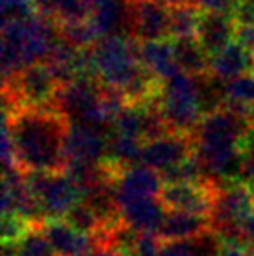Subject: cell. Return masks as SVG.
I'll return each instance as SVG.
<instances>
[{"instance_id": "cell-2", "label": "cell", "mask_w": 254, "mask_h": 256, "mask_svg": "<svg viewBox=\"0 0 254 256\" xmlns=\"http://www.w3.org/2000/svg\"><path fill=\"white\" fill-rule=\"evenodd\" d=\"M248 110L225 104L204 115L193 129L195 155L206 176L221 182L239 180L242 143L253 131Z\"/></svg>"}, {"instance_id": "cell-1", "label": "cell", "mask_w": 254, "mask_h": 256, "mask_svg": "<svg viewBox=\"0 0 254 256\" xmlns=\"http://www.w3.org/2000/svg\"><path fill=\"white\" fill-rule=\"evenodd\" d=\"M16 150V164L24 172L66 171V132L70 122L54 108L3 112Z\"/></svg>"}, {"instance_id": "cell-19", "label": "cell", "mask_w": 254, "mask_h": 256, "mask_svg": "<svg viewBox=\"0 0 254 256\" xmlns=\"http://www.w3.org/2000/svg\"><path fill=\"white\" fill-rule=\"evenodd\" d=\"M253 64L254 54L234 40L230 46L209 58V75L221 82H228L253 72Z\"/></svg>"}, {"instance_id": "cell-22", "label": "cell", "mask_w": 254, "mask_h": 256, "mask_svg": "<svg viewBox=\"0 0 254 256\" xmlns=\"http://www.w3.org/2000/svg\"><path fill=\"white\" fill-rule=\"evenodd\" d=\"M174 56L181 72L185 74L202 77L209 74V54L200 48L197 38H180L173 40Z\"/></svg>"}, {"instance_id": "cell-28", "label": "cell", "mask_w": 254, "mask_h": 256, "mask_svg": "<svg viewBox=\"0 0 254 256\" xmlns=\"http://www.w3.org/2000/svg\"><path fill=\"white\" fill-rule=\"evenodd\" d=\"M59 28V37L64 42L75 46V48H94L98 44V40H101V37L98 35V32L94 30V26L91 24V21H78V23H64L58 24Z\"/></svg>"}, {"instance_id": "cell-40", "label": "cell", "mask_w": 254, "mask_h": 256, "mask_svg": "<svg viewBox=\"0 0 254 256\" xmlns=\"http://www.w3.org/2000/svg\"><path fill=\"white\" fill-rule=\"evenodd\" d=\"M248 115H249V120H251L253 128H254V106L249 108V110H248Z\"/></svg>"}, {"instance_id": "cell-32", "label": "cell", "mask_w": 254, "mask_h": 256, "mask_svg": "<svg viewBox=\"0 0 254 256\" xmlns=\"http://www.w3.org/2000/svg\"><path fill=\"white\" fill-rule=\"evenodd\" d=\"M160 250H162V240L159 239V236L141 234L129 256H160Z\"/></svg>"}, {"instance_id": "cell-18", "label": "cell", "mask_w": 254, "mask_h": 256, "mask_svg": "<svg viewBox=\"0 0 254 256\" xmlns=\"http://www.w3.org/2000/svg\"><path fill=\"white\" fill-rule=\"evenodd\" d=\"M209 232H213L209 216L192 214L185 211H167L157 236L162 242H173L199 239Z\"/></svg>"}, {"instance_id": "cell-13", "label": "cell", "mask_w": 254, "mask_h": 256, "mask_svg": "<svg viewBox=\"0 0 254 256\" xmlns=\"http://www.w3.org/2000/svg\"><path fill=\"white\" fill-rule=\"evenodd\" d=\"M164 180L162 174L145 164H136L119 171L113 182L117 208L131 202V200L159 197L162 192Z\"/></svg>"}, {"instance_id": "cell-4", "label": "cell", "mask_w": 254, "mask_h": 256, "mask_svg": "<svg viewBox=\"0 0 254 256\" xmlns=\"http://www.w3.org/2000/svg\"><path fill=\"white\" fill-rule=\"evenodd\" d=\"M159 110L171 131L193 132L206 115L200 77L180 72L162 82Z\"/></svg>"}, {"instance_id": "cell-15", "label": "cell", "mask_w": 254, "mask_h": 256, "mask_svg": "<svg viewBox=\"0 0 254 256\" xmlns=\"http://www.w3.org/2000/svg\"><path fill=\"white\" fill-rule=\"evenodd\" d=\"M237 23L230 12H202L199 28H197V42L209 56L220 52L235 40Z\"/></svg>"}, {"instance_id": "cell-35", "label": "cell", "mask_w": 254, "mask_h": 256, "mask_svg": "<svg viewBox=\"0 0 254 256\" xmlns=\"http://www.w3.org/2000/svg\"><path fill=\"white\" fill-rule=\"evenodd\" d=\"M190 4L197 6L202 12H230L232 14L237 0H190Z\"/></svg>"}, {"instance_id": "cell-20", "label": "cell", "mask_w": 254, "mask_h": 256, "mask_svg": "<svg viewBox=\"0 0 254 256\" xmlns=\"http://www.w3.org/2000/svg\"><path fill=\"white\" fill-rule=\"evenodd\" d=\"M138 58L139 63L162 82L181 72L174 56V44L167 38L138 42Z\"/></svg>"}, {"instance_id": "cell-33", "label": "cell", "mask_w": 254, "mask_h": 256, "mask_svg": "<svg viewBox=\"0 0 254 256\" xmlns=\"http://www.w3.org/2000/svg\"><path fill=\"white\" fill-rule=\"evenodd\" d=\"M232 18L235 20L237 26H249L254 24V0H237Z\"/></svg>"}, {"instance_id": "cell-34", "label": "cell", "mask_w": 254, "mask_h": 256, "mask_svg": "<svg viewBox=\"0 0 254 256\" xmlns=\"http://www.w3.org/2000/svg\"><path fill=\"white\" fill-rule=\"evenodd\" d=\"M237 230L241 244L244 248H248L251 253H254V209L239 222Z\"/></svg>"}, {"instance_id": "cell-29", "label": "cell", "mask_w": 254, "mask_h": 256, "mask_svg": "<svg viewBox=\"0 0 254 256\" xmlns=\"http://www.w3.org/2000/svg\"><path fill=\"white\" fill-rule=\"evenodd\" d=\"M63 220H66L73 228L80 230L84 234H89V236H96L103 226V222L96 214V211L89 204H85L84 200L75 206L66 214V218Z\"/></svg>"}, {"instance_id": "cell-38", "label": "cell", "mask_w": 254, "mask_h": 256, "mask_svg": "<svg viewBox=\"0 0 254 256\" xmlns=\"http://www.w3.org/2000/svg\"><path fill=\"white\" fill-rule=\"evenodd\" d=\"M87 256H127L126 253L119 250H113V248H96L92 253H89Z\"/></svg>"}, {"instance_id": "cell-36", "label": "cell", "mask_w": 254, "mask_h": 256, "mask_svg": "<svg viewBox=\"0 0 254 256\" xmlns=\"http://www.w3.org/2000/svg\"><path fill=\"white\" fill-rule=\"evenodd\" d=\"M235 40L254 54V24H249V26H237Z\"/></svg>"}, {"instance_id": "cell-30", "label": "cell", "mask_w": 254, "mask_h": 256, "mask_svg": "<svg viewBox=\"0 0 254 256\" xmlns=\"http://www.w3.org/2000/svg\"><path fill=\"white\" fill-rule=\"evenodd\" d=\"M2 10V23L7 21H21L37 14L35 0H2L0 4Z\"/></svg>"}, {"instance_id": "cell-10", "label": "cell", "mask_w": 254, "mask_h": 256, "mask_svg": "<svg viewBox=\"0 0 254 256\" xmlns=\"http://www.w3.org/2000/svg\"><path fill=\"white\" fill-rule=\"evenodd\" d=\"M195 154L193 132H176L169 131L164 136L145 142L141 154V164L164 172L183 162Z\"/></svg>"}, {"instance_id": "cell-6", "label": "cell", "mask_w": 254, "mask_h": 256, "mask_svg": "<svg viewBox=\"0 0 254 256\" xmlns=\"http://www.w3.org/2000/svg\"><path fill=\"white\" fill-rule=\"evenodd\" d=\"M54 108L68 122L112 129V122L103 103V86L92 77L61 84Z\"/></svg>"}, {"instance_id": "cell-5", "label": "cell", "mask_w": 254, "mask_h": 256, "mask_svg": "<svg viewBox=\"0 0 254 256\" xmlns=\"http://www.w3.org/2000/svg\"><path fill=\"white\" fill-rule=\"evenodd\" d=\"M94 78L105 88L122 92L141 72L138 58V40L127 35H110L92 48Z\"/></svg>"}, {"instance_id": "cell-12", "label": "cell", "mask_w": 254, "mask_h": 256, "mask_svg": "<svg viewBox=\"0 0 254 256\" xmlns=\"http://www.w3.org/2000/svg\"><path fill=\"white\" fill-rule=\"evenodd\" d=\"M108 143V129L70 122L66 132V158L68 162H105Z\"/></svg>"}, {"instance_id": "cell-41", "label": "cell", "mask_w": 254, "mask_h": 256, "mask_svg": "<svg viewBox=\"0 0 254 256\" xmlns=\"http://www.w3.org/2000/svg\"><path fill=\"white\" fill-rule=\"evenodd\" d=\"M253 72H254V64H253Z\"/></svg>"}, {"instance_id": "cell-42", "label": "cell", "mask_w": 254, "mask_h": 256, "mask_svg": "<svg viewBox=\"0 0 254 256\" xmlns=\"http://www.w3.org/2000/svg\"><path fill=\"white\" fill-rule=\"evenodd\" d=\"M253 256H254V253H253Z\"/></svg>"}, {"instance_id": "cell-26", "label": "cell", "mask_w": 254, "mask_h": 256, "mask_svg": "<svg viewBox=\"0 0 254 256\" xmlns=\"http://www.w3.org/2000/svg\"><path fill=\"white\" fill-rule=\"evenodd\" d=\"M223 94L225 104L242 110L254 106V72L241 75L234 80L223 82Z\"/></svg>"}, {"instance_id": "cell-37", "label": "cell", "mask_w": 254, "mask_h": 256, "mask_svg": "<svg viewBox=\"0 0 254 256\" xmlns=\"http://www.w3.org/2000/svg\"><path fill=\"white\" fill-rule=\"evenodd\" d=\"M214 256H253V253L244 246H237V244H221L220 250L216 251Z\"/></svg>"}, {"instance_id": "cell-14", "label": "cell", "mask_w": 254, "mask_h": 256, "mask_svg": "<svg viewBox=\"0 0 254 256\" xmlns=\"http://www.w3.org/2000/svg\"><path fill=\"white\" fill-rule=\"evenodd\" d=\"M42 230L56 256H87L96 250L94 237L73 228L66 220H47Z\"/></svg>"}, {"instance_id": "cell-27", "label": "cell", "mask_w": 254, "mask_h": 256, "mask_svg": "<svg viewBox=\"0 0 254 256\" xmlns=\"http://www.w3.org/2000/svg\"><path fill=\"white\" fill-rule=\"evenodd\" d=\"M14 256H56L42 225H31L28 232L14 242Z\"/></svg>"}, {"instance_id": "cell-17", "label": "cell", "mask_w": 254, "mask_h": 256, "mask_svg": "<svg viewBox=\"0 0 254 256\" xmlns=\"http://www.w3.org/2000/svg\"><path fill=\"white\" fill-rule=\"evenodd\" d=\"M89 21L99 37L129 35L127 0H89Z\"/></svg>"}, {"instance_id": "cell-25", "label": "cell", "mask_w": 254, "mask_h": 256, "mask_svg": "<svg viewBox=\"0 0 254 256\" xmlns=\"http://www.w3.org/2000/svg\"><path fill=\"white\" fill-rule=\"evenodd\" d=\"M220 246L221 242L218 236L214 232H209L199 239L162 242L160 256H214Z\"/></svg>"}, {"instance_id": "cell-39", "label": "cell", "mask_w": 254, "mask_h": 256, "mask_svg": "<svg viewBox=\"0 0 254 256\" xmlns=\"http://www.w3.org/2000/svg\"><path fill=\"white\" fill-rule=\"evenodd\" d=\"M157 2L164 4V6H167V7H174V6H180V4L190 2V0H157Z\"/></svg>"}, {"instance_id": "cell-21", "label": "cell", "mask_w": 254, "mask_h": 256, "mask_svg": "<svg viewBox=\"0 0 254 256\" xmlns=\"http://www.w3.org/2000/svg\"><path fill=\"white\" fill-rule=\"evenodd\" d=\"M37 12L58 24L89 20V0H35Z\"/></svg>"}, {"instance_id": "cell-3", "label": "cell", "mask_w": 254, "mask_h": 256, "mask_svg": "<svg viewBox=\"0 0 254 256\" xmlns=\"http://www.w3.org/2000/svg\"><path fill=\"white\" fill-rule=\"evenodd\" d=\"M59 40L58 23L38 12L26 20L2 23L0 60L3 80L12 78L26 66L45 63Z\"/></svg>"}, {"instance_id": "cell-11", "label": "cell", "mask_w": 254, "mask_h": 256, "mask_svg": "<svg viewBox=\"0 0 254 256\" xmlns=\"http://www.w3.org/2000/svg\"><path fill=\"white\" fill-rule=\"evenodd\" d=\"M129 35L134 40H164L169 37V7L157 0H127Z\"/></svg>"}, {"instance_id": "cell-9", "label": "cell", "mask_w": 254, "mask_h": 256, "mask_svg": "<svg viewBox=\"0 0 254 256\" xmlns=\"http://www.w3.org/2000/svg\"><path fill=\"white\" fill-rule=\"evenodd\" d=\"M218 182L202 178L197 182L164 183L159 199L167 211H185L192 214L211 216L216 199Z\"/></svg>"}, {"instance_id": "cell-7", "label": "cell", "mask_w": 254, "mask_h": 256, "mask_svg": "<svg viewBox=\"0 0 254 256\" xmlns=\"http://www.w3.org/2000/svg\"><path fill=\"white\" fill-rule=\"evenodd\" d=\"M28 186L33 194L44 220H63L82 202L84 196L68 172H26Z\"/></svg>"}, {"instance_id": "cell-31", "label": "cell", "mask_w": 254, "mask_h": 256, "mask_svg": "<svg viewBox=\"0 0 254 256\" xmlns=\"http://www.w3.org/2000/svg\"><path fill=\"white\" fill-rule=\"evenodd\" d=\"M239 180L254 192V128L253 131L246 136L242 143V160H241V174Z\"/></svg>"}, {"instance_id": "cell-23", "label": "cell", "mask_w": 254, "mask_h": 256, "mask_svg": "<svg viewBox=\"0 0 254 256\" xmlns=\"http://www.w3.org/2000/svg\"><path fill=\"white\" fill-rule=\"evenodd\" d=\"M143 145H145V142L131 138V136L110 134L106 162H110L119 171L131 168V166L141 164Z\"/></svg>"}, {"instance_id": "cell-8", "label": "cell", "mask_w": 254, "mask_h": 256, "mask_svg": "<svg viewBox=\"0 0 254 256\" xmlns=\"http://www.w3.org/2000/svg\"><path fill=\"white\" fill-rule=\"evenodd\" d=\"M218 182L216 199L211 212V226L214 234L235 228L242 218L254 209V192L241 180Z\"/></svg>"}, {"instance_id": "cell-16", "label": "cell", "mask_w": 254, "mask_h": 256, "mask_svg": "<svg viewBox=\"0 0 254 256\" xmlns=\"http://www.w3.org/2000/svg\"><path fill=\"white\" fill-rule=\"evenodd\" d=\"M166 206L159 197H146V199L131 200L119 208L120 220L131 226L134 232L145 236H157L166 218Z\"/></svg>"}, {"instance_id": "cell-24", "label": "cell", "mask_w": 254, "mask_h": 256, "mask_svg": "<svg viewBox=\"0 0 254 256\" xmlns=\"http://www.w3.org/2000/svg\"><path fill=\"white\" fill-rule=\"evenodd\" d=\"M200 14L202 10L190 2L169 7V38H195Z\"/></svg>"}]
</instances>
